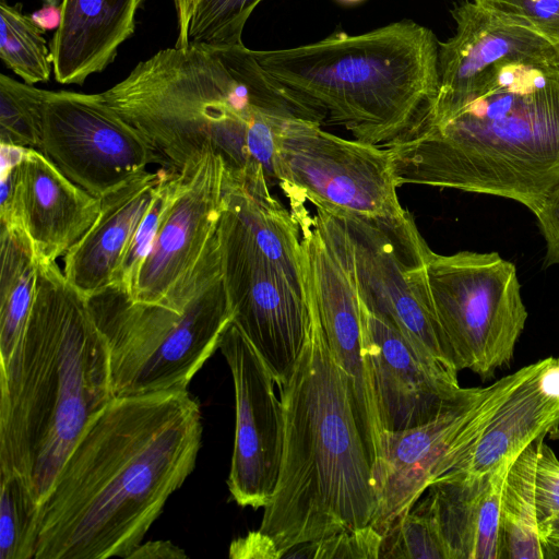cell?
Returning a JSON list of instances; mask_svg holds the SVG:
<instances>
[{
	"label": "cell",
	"instance_id": "43",
	"mask_svg": "<svg viewBox=\"0 0 559 559\" xmlns=\"http://www.w3.org/2000/svg\"><path fill=\"white\" fill-rule=\"evenodd\" d=\"M343 2H346V3H355V2H359L361 0H341Z\"/></svg>",
	"mask_w": 559,
	"mask_h": 559
},
{
	"label": "cell",
	"instance_id": "27",
	"mask_svg": "<svg viewBox=\"0 0 559 559\" xmlns=\"http://www.w3.org/2000/svg\"><path fill=\"white\" fill-rule=\"evenodd\" d=\"M44 29L21 4L0 0V58L25 83L34 85L50 79L52 60Z\"/></svg>",
	"mask_w": 559,
	"mask_h": 559
},
{
	"label": "cell",
	"instance_id": "30",
	"mask_svg": "<svg viewBox=\"0 0 559 559\" xmlns=\"http://www.w3.org/2000/svg\"><path fill=\"white\" fill-rule=\"evenodd\" d=\"M380 558L450 559L427 498L415 504L386 531Z\"/></svg>",
	"mask_w": 559,
	"mask_h": 559
},
{
	"label": "cell",
	"instance_id": "22",
	"mask_svg": "<svg viewBox=\"0 0 559 559\" xmlns=\"http://www.w3.org/2000/svg\"><path fill=\"white\" fill-rule=\"evenodd\" d=\"M512 463L480 475L447 473L427 489L450 559H502L501 496Z\"/></svg>",
	"mask_w": 559,
	"mask_h": 559
},
{
	"label": "cell",
	"instance_id": "2",
	"mask_svg": "<svg viewBox=\"0 0 559 559\" xmlns=\"http://www.w3.org/2000/svg\"><path fill=\"white\" fill-rule=\"evenodd\" d=\"M385 148L397 188L490 194L536 214L559 183V56L493 66L454 116Z\"/></svg>",
	"mask_w": 559,
	"mask_h": 559
},
{
	"label": "cell",
	"instance_id": "33",
	"mask_svg": "<svg viewBox=\"0 0 559 559\" xmlns=\"http://www.w3.org/2000/svg\"><path fill=\"white\" fill-rule=\"evenodd\" d=\"M500 20L559 48V0H472Z\"/></svg>",
	"mask_w": 559,
	"mask_h": 559
},
{
	"label": "cell",
	"instance_id": "17",
	"mask_svg": "<svg viewBox=\"0 0 559 559\" xmlns=\"http://www.w3.org/2000/svg\"><path fill=\"white\" fill-rule=\"evenodd\" d=\"M361 308L364 357L384 430L436 418L466 392L457 374L425 357L389 321Z\"/></svg>",
	"mask_w": 559,
	"mask_h": 559
},
{
	"label": "cell",
	"instance_id": "19",
	"mask_svg": "<svg viewBox=\"0 0 559 559\" xmlns=\"http://www.w3.org/2000/svg\"><path fill=\"white\" fill-rule=\"evenodd\" d=\"M99 211V198L67 178L39 151L24 148L16 166L14 219L29 237L38 261L64 257Z\"/></svg>",
	"mask_w": 559,
	"mask_h": 559
},
{
	"label": "cell",
	"instance_id": "1",
	"mask_svg": "<svg viewBox=\"0 0 559 559\" xmlns=\"http://www.w3.org/2000/svg\"><path fill=\"white\" fill-rule=\"evenodd\" d=\"M202 432L187 389L114 397L40 504L34 559L126 558L193 472Z\"/></svg>",
	"mask_w": 559,
	"mask_h": 559
},
{
	"label": "cell",
	"instance_id": "25",
	"mask_svg": "<svg viewBox=\"0 0 559 559\" xmlns=\"http://www.w3.org/2000/svg\"><path fill=\"white\" fill-rule=\"evenodd\" d=\"M0 358L1 369L17 353L34 304L38 259L20 225L0 229Z\"/></svg>",
	"mask_w": 559,
	"mask_h": 559
},
{
	"label": "cell",
	"instance_id": "3",
	"mask_svg": "<svg viewBox=\"0 0 559 559\" xmlns=\"http://www.w3.org/2000/svg\"><path fill=\"white\" fill-rule=\"evenodd\" d=\"M0 386V471L20 474L41 504L86 428L115 397L107 345L87 296L56 261H38L29 319Z\"/></svg>",
	"mask_w": 559,
	"mask_h": 559
},
{
	"label": "cell",
	"instance_id": "9",
	"mask_svg": "<svg viewBox=\"0 0 559 559\" xmlns=\"http://www.w3.org/2000/svg\"><path fill=\"white\" fill-rule=\"evenodd\" d=\"M426 272L459 371L492 378L512 360L527 319L515 265L498 252L431 250Z\"/></svg>",
	"mask_w": 559,
	"mask_h": 559
},
{
	"label": "cell",
	"instance_id": "21",
	"mask_svg": "<svg viewBox=\"0 0 559 559\" xmlns=\"http://www.w3.org/2000/svg\"><path fill=\"white\" fill-rule=\"evenodd\" d=\"M170 173L146 170L100 198L96 221L64 255L70 284L86 296L116 284L128 245Z\"/></svg>",
	"mask_w": 559,
	"mask_h": 559
},
{
	"label": "cell",
	"instance_id": "12",
	"mask_svg": "<svg viewBox=\"0 0 559 559\" xmlns=\"http://www.w3.org/2000/svg\"><path fill=\"white\" fill-rule=\"evenodd\" d=\"M217 238L233 322L261 356L276 384H283L310 334V288L304 290L271 262L227 209L221 216Z\"/></svg>",
	"mask_w": 559,
	"mask_h": 559
},
{
	"label": "cell",
	"instance_id": "5",
	"mask_svg": "<svg viewBox=\"0 0 559 559\" xmlns=\"http://www.w3.org/2000/svg\"><path fill=\"white\" fill-rule=\"evenodd\" d=\"M98 95L147 140L165 168L180 171L212 151L233 178L267 181L258 155L267 130L260 108L269 78L247 49H162Z\"/></svg>",
	"mask_w": 559,
	"mask_h": 559
},
{
	"label": "cell",
	"instance_id": "18",
	"mask_svg": "<svg viewBox=\"0 0 559 559\" xmlns=\"http://www.w3.org/2000/svg\"><path fill=\"white\" fill-rule=\"evenodd\" d=\"M454 35L439 43L438 92L420 123L437 124L463 108L483 74L514 58L559 56V48L535 33L509 24L472 0L451 11Z\"/></svg>",
	"mask_w": 559,
	"mask_h": 559
},
{
	"label": "cell",
	"instance_id": "38",
	"mask_svg": "<svg viewBox=\"0 0 559 559\" xmlns=\"http://www.w3.org/2000/svg\"><path fill=\"white\" fill-rule=\"evenodd\" d=\"M127 559H181L187 558L183 549L169 540H151L139 544Z\"/></svg>",
	"mask_w": 559,
	"mask_h": 559
},
{
	"label": "cell",
	"instance_id": "26",
	"mask_svg": "<svg viewBox=\"0 0 559 559\" xmlns=\"http://www.w3.org/2000/svg\"><path fill=\"white\" fill-rule=\"evenodd\" d=\"M536 441L511 464L501 496L502 559L545 557L535 502Z\"/></svg>",
	"mask_w": 559,
	"mask_h": 559
},
{
	"label": "cell",
	"instance_id": "11",
	"mask_svg": "<svg viewBox=\"0 0 559 559\" xmlns=\"http://www.w3.org/2000/svg\"><path fill=\"white\" fill-rule=\"evenodd\" d=\"M532 364L465 394L436 418L382 435V456L373 467L378 507L371 525L383 536L438 478L471 451L511 390Z\"/></svg>",
	"mask_w": 559,
	"mask_h": 559
},
{
	"label": "cell",
	"instance_id": "34",
	"mask_svg": "<svg viewBox=\"0 0 559 559\" xmlns=\"http://www.w3.org/2000/svg\"><path fill=\"white\" fill-rule=\"evenodd\" d=\"M382 542L383 535L372 525H367L301 544L282 558H380Z\"/></svg>",
	"mask_w": 559,
	"mask_h": 559
},
{
	"label": "cell",
	"instance_id": "31",
	"mask_svg": "<svg viewBox=\"0 0 559 559\" xmlns=\"http://www.w3.org/2000/svg\"><path fill=\"white\" fill-rule=\"evenodd\" d=\"M262 0H199L192 15L189 45H242L245 25Z\"/></svg>",
	"mask_w": 559,
	"mask_h": 559
},
{
	"label": "cell",
	"instance_id": "15",
	"mask_svg": "<svg viewBox=\"0 0 559 559\" xmlns=\"http://www.w3.org/2000/svg\"><path fill=\"white\" fill-rule=\"evenodd\" d=\"M218 349L231 372L236 405L228 489L240 507L264 508L277 484L284 445V412L274 390L276 380L233 321Z\"/></svg>",
	"mask_w": 559,
	"mask_h": 559
},
{
	"label": "cell",
	"instance_id": "13",
	"mask_svg": "<svg viewBox=\"0 0 559 559\" xmlns=\"http://www.w3.org/2000/svg\"><path fill=\"white\" fill-rule=\"evenodd\" d=\"M40 153L71 181L102 198L164 160L98 94L48 91Z\"/></svg>",
	"mask_w": 559,
	"mask_h": 559
},
{
	"label": "cell",
	"instance_id": "8",
	"mask_svg": "<svg viewBox=\"0 0 559 559\" xmlns=\"http://www.w3.org/2000/svg\"><path fill=\"white\" fill-rule=\"evenodd\" d=\"M312 222L349 276L361 302L393 324L425 357L457 374L427 281L431 249L408 211L362 218L316 207Z\"/></svg>",
	"mask_w": 559,
	"mask_h": 559
},
{
	"label": "cell",
	"instance_id": "10",
	"mask_svg": "<svg viewBox=\"0 0 559 559\" xmlns=\"http://www.w3.org/2000/svg\"><path fill=\"white\" fill-rule=\"evenodd\" d=\"M278 187L290 213L314 207L362 218L403 216L385 147L337 136L320 123L284 119L276 135Z\"/></svg>",
	"mask_w": 559,
	"mask_h": 559
},
{
	"label": "cell",
	"instance_id": "24",
	"mask_svg": "<svg viewBox=\"0 0 559 559\" xmlns=\"http://www.w3.org/2000/svg\"><path fill=\"white\" fill-rule=\"evenodd\" d=\"M224 203L245 225L263 254L297 286L309 290L299 225L271 189H249L225 171Z\"/></svg>",
	"mask_w": 559,
	"mask_h": 559
},
{
	"label": "cell",
	"instance_id": "32",
	"mask_svg": "<svg viewBox=\"0 0 559 559\" xmlns=\"http://www.w3.org/2000/svg\"><path fill=\"white\" fill-rule=\"evenodd\" d=\"M180 179V173L171 170L138 225L124 252L114 285L122 287L130 297L133 295L140 271L154 245L157 231L177 193Z\"/></svg>",
	"mask_w": 559,
	"mask_h": 559
},
{
	"label": "cell",
	"instance_id": "6",
	"mask_svg": "<svg viewBox=\"0 0 559 559\" xmlns=\"http://www.w3.org/2000/svg\"><path fill=\"white\" fill-rule=\"evenodd\" d=\"M439 43L429 28L402 20L307 45L254 50L263 68L354 139L389 146L425 117L439 86Z\"/></svg>",
	"mask_w": 559,
	"mask_h": 559
},
{
	"label": "cell",
	"instance_id": "23",
	"mask_svg": "<svg viewBox=\"0 0 559 559\" xmlns=\"http://www.w3.org/2000/svg\"><path fill=\"white\" fill-rule=\"evenodd\" d=\"M142 0H62L50 45L53 75L61 84L83 85L103 72L135 29Z\"/></svg>",
	"mask_w": 559,
	"mask_h": 559
},
{
	"label": "cell",
	"instance_id": "36",
	"mask_svg": "<svg viewBox=\"0 0 559 559\" xmlns=\"http://www.w3.org/2000/svg\"><path fill=\"white\" fill-rule=\"evenodd\" d=\"M535 215L546 240L545 266L559 264V183L547 194Z\"/></svg>",
	"mask_w": 559,
	"mask_h": 559
},
{
	"label": "cell",
	"instance_id": "41",
	"mask_svg": "<svg viewBox=\"0 0 559 559\" xmlns=\"http://www.w3.org/2000/svg\"><path fill=\"white\" fill-rule=\"evenodd\" d=\"M33 19L43 29L51 28L53 27L52 25H55L56 21L59 24L60 9L57 10L53 5L45 7L36 14H34Z\"/></svg>",
	"mask_w": 559,
	"mask_h": 559
},
{
	"label": "cell",
	"instance_id": "20",
	"mask_svg": "<svg viewBox=\"0 0 559 559\" xmlns=\"http://www.w3.org/2000/svg\"><path fill=\"white\" fill-rule=\"evenodd\" d=\"M559 427V358L532 364L499 405L467 455L448 473L480 475Z\"/></svg>",
	"mask_w": 559,
	"mask_h": 559
},
{
	"label": "cell",
	"instance_id": "14",
	"mask_svg": "<svg viewBox=\"0 0 559 559\" xmlns=\"http://www.w3.org/2000/svg\"><path fill=\"white\" fill-rule=\"evenodd\" d=\"M181 179L132 295L135 301L180 309L191 278L216 236L224 203L225 164L206 151L180 171Z\"/></svg>",
	"mask_w": 559,
	"mask_h": 559
},
{
	"label": "cell",
	"instance_id": "4",
	"mask_svg": "<svg viewBox=\"0 0 559 559\" xmlns=\"http://www.w3.org/2000/svg\"><path fill=\"white\" fill-rule=\"evenodd\" d=\"M308 341L278 384L284 445L277 484L259 531L283 557L301 544L371 525L372 465L347 383L333 359L312 296Z\"/></svg>",
	"mask_w": 559,
	"mask_h": 559
},
{
	"label": "cell",
	"instance_id": "37",
	"mask_svg": "<svg viewBox=\"0 0 559 559\" xmlns=\"http://www.w3.org/2000/svg\"><path fill=\"white\" fill-rule=\"evenodd\" d=\"M229 557L235 559H275L280 558V554L273 542L258 530L234 540L229 547Z\"/></svg>",
	"mask_w": 559,
	"mask_h": 559
},
{
	"label": "cell",
	"instance_id": "42",
	"mask_svg": "<svg viewBox=\"0 0 559 559\" xmlns=\"http://www.w3.org/2000/svg\"><path fill=\"white\" fill-rule=\"evenodd\" d=\"M550 438L552 440H558L559 439V428H557L556 430H554L552 432L549 433Z\"/></svg>",
	"mask_w": 559,
	"mask_h": 559
},
{
	"label": "cell",
	"instance_id": "39",
	"mask_svg": "<svg viewBox=\"0 0 559 559\" xmlns=\"http://www.w3.org/2000/svg\"><path fill=\"white\" fill-rule=\"evenodd\" d=\"M177 14L178 37L175 47L182 48L189 46L188 32L192 15L199 3V0H173Z\"/></svg>",
	"mask_w": 559,
	"mask_h": 559
},
{
	"label": "cell",
	"instance_id": "35",
	"mask_svg": "<svg viewBox=\"0 0 559 559\" xmlns=\"http://www.w3.org/2000/svg\"><path fill=\"white\" fill-rule=\"evenodd\" d=\"M543 439L536 441L535 502L538 525L559 513V460Z\"/></svg>",
	"mask_w": 559,
	"mask_h": 559
},
{
	"label": "cell",
	"instance_id": "28",
	"mask_svg": "<svg viewBox=\"0 0 559 559\" xmlns=\"http://www.w3.org/2000/svg\"><path fill=\"white\" fill-rule=\"evenodd\" d=\"M0 559H34L40 504L20 474L0 471Z\"/></svg>",
	"mask_w": 559,
	"mask_h": 559
},
{
	"label": "cell",
	"instance_id": "40",
	"mask_svg": "<svg viewBox=\"0 0 559 559\" xmlns=\"http://www.w3.org/2000/svg\"><path fill=\"white\" fill-rule=\"evenodd\" d=\"M542 542L546 547L559 550V513L538 525Z\"/></svg>",
	"mask_w": 559,
	"mask_h": 559
},
{
	"label": "cell",
	"instance_id": "16",
	"mask_svg": "<svg viewBox=\"0 0 559 559\" xmlns=\"http://www.w3.org/2000/svg\"><path fill=\"white\" fill-rule=\"evenodd\" d=\"M310 293L326 343L349 391L372 468L382 456L379 411L364 357L361 308L349 276L309 214L297 222Z\"/></svg>",
	"mask_w": 559,
	"mask_h": 559
},
{
	"label": "cell",
	"instance_id": "29",
	"mask_svg": "<svg viewBox=\"0 0 559 559\" xmlns=\"http://www.w3.org/2000/svg\"><path fill=\"white\" fill-rule=\"evenodd\" d=\"M48 91L0 75V144L40 150Z\"/></svg>",
	"mask_w": 559,
	"mask_h": 559
},
{
	"label": "cell",
	"instance_id": "7",
	"mask_svg": "<svg viewBox=\"0 0 559 559\" xmlns=\"http://www.w3.org/2000/svg\"><path fill=\"white\" fill-rule=\"evenodd\" d=\"M87 302L107 345L115 397L186 390L233 321L217 234L181 309L135 301L119 285L87 296Z\"/></svg>",
	"mask_w": 559,
	"mask_h": 559
}]
</instances>
